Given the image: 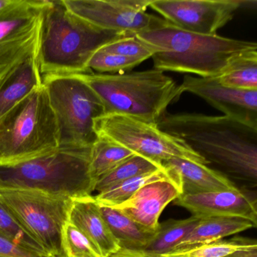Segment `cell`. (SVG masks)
<instances>
[{
	"mask_svg": "<svg viewBox=\"0 0 257 257\" xmlns=\"http://www.w3.org/2000/svg\"><path fill=\"white\" fill-rule=\"evenodd\" d=\"M215 166V171L250 186L257 183V128L230 117L165 113L157 123Z\"/></svg>",
	"mask_w": 257,
	"mask_h": 257,
	"instance_id": "6da1fadb",
	"label": "cell"
},
{
	"mask_svg": "<svg viewBox=\"0 0 257 257\" xmlns=\"http://www.w3.org/2000/svg\"><path fill=\"white\" fill-rule=\"evenodd\" d=\"M123 34L98 28L69 11L60 1H48L43 12L38 61L42 76L90 73L88 63L99 49Z\"/></svg>",
	"mask_w": 257,
	"mask_h": 257,
	"instance_id": "7a4b0ae2",
	"label": "cell"
},
{
	"mask_svg": "<svg viewBox=\"0 0 257 257\" xmlns=\"http://www.w3.org/2000/svg\"><path fill=\"white\" fill-rule=\"evenodd\" d=\"M161 52L152 57L154 69L215 77L240 55L257 50L254 42L216 35L194 34L167 22L163 26L135 34Z\"/></svg>",
	"mask_w": 257,
	"mask_h": 257,
	"instance_id": "3957f363",
	"label": "cell"
},
{
	"mask_svg": "<svg viewBox=\"0 0 257 257\" xmlns=\"http://www.w3.org/2000/svg\"><path fill=\"white\" fill-rule=\"evenodd\" d=\"M82 79L104 106L105 114H121L157 124L169 105L183 94L181 85L156 69L117 74L85 73Z\"/></svg>",
	"mask_w": 257,
	"mask_h": 257,
	"instance_id": "277c9868",
	"label": "cell"
},
{
	"mask_svg": "<svg viewBox=\"0 0 257 257\" xmlns=\"http://www.w3.org/2000/svg\"><path fill=\"white\" fill-rule=\"evenodd\" d=\"M91 148H58L35 159L0 166V189L43 191L70 198L92 195Z\"/></svg>",
	"mask_w": 257,
	"mask_h": 257,
	"instance_id": "5b68a950",
	"label": "cell"
},
{
	"mask_svg": "<svg viewBox=\"0 0 257 257\" xmlns=\"http://www.w3.org/2000/svg\"><path fill=\"white\" fill-rule=\"evenodd\" d=\"M58 148V123L44 85L0 117V166L22 163Z\"/></svg>",
	"mask_w": 257,
	"mask_h": 257,
	"instance_id": "8992f818",
	"label": "cell"
},
{
	"mask_svg": "<svg viewBox=\"0 0 257 257\" xmlns=\"http://www.w3.org/2000/svg\"><path fill=\"white\" fill-rule=\"evenodd\" d=\"M56 117L60 148H91L95 118L104 115L100 97L76 75L43 76Z\"/></svg>",
	"mask_w": 257,
	"mask_h": 257,
	"instance_id": "52a82bcc",
	"label": "cell"
},
{
	"mask_svg": "<svg viewBox=\"0 0 257 257\" xmlns=\"http://www.w3.org/2000/svg\"><path fill=\"white\" fill-rule=\"evenodd\" d=\"M0 202L48 254L64 257L61 232L72 198L35 189H0Z\"/></svg>",
	"mask_w": 257,
	"mask_h": 257,
	"instance_id": "ba28073f",
	"label": "cell"
},
{
	"mask_svg": "<svg viewBox=\"0 0 257 257\" xmlns=\"http://www.w3.org/2000/svg\"><path fill=\"white\" fill-rule=\"evenodd\" d=\"M97 138L107 140L162 165L173 158L207 165L186 144L165 133L157 124L121 114H104L94 121Z\"/></svg>",
	"mask_w": 257,
	"mask_h": 257,
	"instance_id": "9c48e42d",
	"label": "cell"
},
{
	"mask_svg": "<svg viewBox=\"0 0 257 257\" xmlns=\"http://www.w3.org/2000/svg\"><path fill=\"white\" fill-rule=\"evenodd\" d=\"M46 0H13L0 11V79L26 60L38 58Z\"/></svg>",
	"mask_w": 257,
	"mask_h": 257,
	"instance_id": "30bf717a",
	"label": "cell"
},
{
	"mask_svg": "<svg viewBox=\"0 0 257 257\" xmlns=\"http://www.w3.org/2000/svg\"><path fill=\"white\" fill-rule=\"evenodd\" d=\"M67 10L83 20L107 31L140 34L167 23L147 13L151 0H62Z\"/></svg>",
	"mask_w": 257,
	"mask_h": 257,
	"instance_id": "8fae6325",
	"label": "cell"
},
{
	"mask_svg": "<svg viewBox=\"0 0 257 257\" xmlns=\"http://www.w3.org/2000/svg\"><path fill=\"white\" fill-rule=\"evenodd\" d=\"M255 1L243 0H151L150 8L180 29L201 35H216L241 8Z\"/></svg>",
	"mask_w": 257,
	"mask_h": 257,
	"instance_id": "7c38bea8",
	"label": "cell"
},
{
	"mask_svg": "<svg viewBox=\"0 0 257 257\" xmlns=\"http://www.w3.org/2000/svg\"><path fill=\"white\" fill-rule=\"evenodd\" d=\"M183 93L201 97L225 116L257 128V90H240L223 86L213 77L185 76Z\"/></svg>",
	"mask_w": 257,
	"mask_h": 257,
	"instance_id": "4fadbf2b",
	"label": "cell"
},
{
	"mask_svg": "<svg viewBox=\"0 0 257 257\" xmlns=\"http://www.w3.org/2000/svg\"><path fill=\"white\" fill-rule=\"evenodd\" d=\"M175 201L176 205L184 207L198 219L240 217L257 225L256 199L245 189L186 194Z\"/></svg>",
	"mask_w": 257,
	"mask_h": 257,
	"instance_id": "5bb4252c",
	"label": "cell"
},
{
	"mask_svg": "<svg viewBox=\"0 0 257 257\" xmlns=\"http://www.w3.org/2000/svg\"><path fill=\"white\" fill-rule=\"evenodd\" d=\"M183 194L178 178L165 179L145 185L115 208L152 230L159 228L165 207Z\"/></svg>",
	"mask_w": 257,
	"mask_h": 257,
	"instance_id": "9a60e30c",
	"label": "cell"
},
{
	"mask_svg": "<svg viewBox=\"0 0 257 257\" xmlns=\"http://www.w3.org/2000/svg\"><path fill=\"white\" fill-rule=\"evenodd\" d=\"M67 221L82 231L103 257H109L120 250L118 241L111 232L94 196L72 198Z\"/></svg>",
	"mask_w": 257,
	"mask_h": 257,
	"instance_id": "2e32d148",
	"label": "cell"
},
{
	"mask_svg": "<svg viewBox=\"0 0 257 257\" xmlns=\"http://www.w3.org/2000/svg\"><path fill=\"white\" fill-rule=\"evenodd\" d=\"M162 165L177 175L181 185L182 195L237 189L228 177L202 164L173 158L162 162Z\"/></svg>",
	"mask_w": 257,
	"mask_h": 257,
	"instance_id": "e0dca14e",
	"label": "cell"
},
{
	"mask_svg": "<svg viewBox=\"0 0 257 257\" xmlns=\"http://www.w3.org/2000/svg\"><path fill=\"white\" fill-rule=\"evenodd\" d=\"M43 85L38 58L19 64L0 79V117Z\"/></svg>",
	"mask_w": 257,
	"mask_h": 257,
	"instance_id": "ac0fdd59",
	"label": "cell"
},
{
	"mask_svg": "<svg viewBox=\"0 0 257 257\" xmlns=\"http://www.w3.org/2000/svg\"><path fill=\"white\" fill-rule=\"evenodd\" d=\"M256 225L248 219L240 217L219 216L201 219L192 231L171 251L181 250L222 240L228 236L255 228Z\"/></svg>",
	"mask_w": 257,
	"mask_h": 257,
	"instance_id": "d6986e66",
	"label": "cell"
},
{
	"mask_svg": "<svg viewBox=\"0 0 257 257\" xmlns=\"http://www.w3.org/2000/svg\"><path fill=\"white\" fill-rule=\"evenodd\" d=\"M100 208L120 249L143 251L157 234L158 230L150 229L138 223L115 207L100 205Z\"/></svg>",
	"mask_w": 257,
	"mask_h": 257,
	"instance_id": "ffe728a7",
	"label": "cell"
},
{
	"mask_svg": "<svg viewBox=\"0 0 257 257\" xmlns=\"http://www.w3.org/2000/svg\"><path fill=\"white\" fill-rule=\"evenodd\" d=\"M213 78L223 86L240 90H257V50L250 51L235 58Z\"/></svg>",
	"mask_w": 257,
	"mask_h": 257,
	"instance_id": "44dd1931",
	"label": "cell"
},
{
	"mask_svg": "<svg viewBox=\"0 0 257 257\" xmlns=\"http://www.w3.org/2000/svg\"><path fill=\"white\" fill-rule=\"evenodd\" d=\"M200 219L192 216L184 219H169L160 222L157 234L151 243L140 252L161 255L171 252L196 226Z\"/></svg>",
	"mask_w": 257,
	"mask_h": 257,
	"instance_id": "7402d4cb",
	"label": "cell"
},
{
	"mask_svg": "<svg viewBox=\"0 0 257 257\" xmlns=\"http://www.w3.org/2000/svg\"><path fill=\"white\" fill-rule=\"evenodd\" d=\"M177 177V175L172 171L164 167L158 171L142 174L118 183L116 186L97 193L94 198L100 205L115 207L127 201L145 185L158 180Z\"/></svg>",
	"mask_w": 257,
	"mask_h": 257,
	"instance_id": "603a6c76",
	"label": "cell"
},
{
	"mask_svg": "<svg viewBox=\"0 0 257 257\" xmlns=\"http://www.w3.org/2000/svg\"><path fill=\"white\" fill-rule=\"evenodd\" d=\"M134 155L135 153L118 144L98 138L90 153V175L94 185L98 179Z\"/></svg>",
	"mask_w": 257,
	"mask_h": 257,
	"instance_id": "cb8c5ba5",
	"label": "cell"
},
{
	"mask_svg": "<svg viewBox=\"0 0 257 257\" xmlns=\"http://www.w3.org/2000/svg\"><path fill=\"white\" fill-rule=\"evenodd\" d=\"M163 165L139 155H134L113 170L97 180L95 189L98 193L118 183L142 174L163 168Z\"/></svg>",
	"mask_w": 257,
	"mask_h": 257,
	"instance_id": "d4e9b609",
	"label": "cell"
},
{
	"mask_svg": "<svg viewBox=\"0 0 257 257\" xmlns=\"http://www.w3.org/2000/svg\"><path fill=\"white\" fill-rule=\"evenodd\" d=\"M257 248V242L252 239L234 237L203 243L181 250L171 251L158 257H225L237 251Z\"/></svg>",
	"mask_w": 257,
	"mask_h": 257,
	"instance_id": "484cf974",
	"label": "cell"
},
{
	"mask_svg": "<svg viewBox=\"0 0 257 257\" xmlns=\"http://www.w3.org/2000/svg\"><path fill=\"white\" fill-rule=\"evenodd\" d=\"M0 236L18 246L34 252L49 255L19 221L0 202Z\"/></svg>",
	"mask_w": 257,
	"mask_h": 257,
	"instance_id": "4316f807",
	"label": "cell"
},
{
	"mask_svg": "<svg viewBox=\"0 0 257 257\" xmlns=\"http://www.w3.org/2000/svg\"><path fill=\"white\" fill-rule=\"evenodd\" d=\"M61 246L64 257H103L97 246L68 221L63 227Z\"/></svg>",
	"mask_w": 257,
	"mask_h": 257,
	"instance_id": "83f0119b",
	"label": "cell"
},
{
	"mask_svg": "<svg viewBox=\"0 0 257 257\" xmlns=\"http://www.w3.org/2000/svg\"><path fill=\"white\" fill-rule=\"evenodd\" d=\"M105 52L134 58L144 62L161 52L156 46L141 40L136 35H128L102 48Z\"/></svg>",
	"mask_w": 257,
	"mask_h": 257,
	"instance_id": "f1b7e54d",
	"label": "cell"
},
{
	"mask_svg": "<svg viewBox=\"0 0 257 257\" xmlns=\"http://www.w3.org/2000/svg\"><path fill=\"white\" fill-rule=\"evenodd\" d=\"M141 63L138 60L105 52L100 49L90 60L88 70L90 73L116 74V73L128 71Z\"/></svg>",
	"mask_w": 257,
	"mask_h": 257,
	"instance_id": "f546056e",
	"label": "cell"
},
{
	"mask_svg": "<svg viewBox=\"0 0 257 257\" xmlns=\"http://www.w3.org/2000/svg\"><path fill=\"white\" fill-rule=\"evenodd\" d=\"M0 257H53L25 249L0 236Z\"/></svg>",
	"mask_w": 257,
	"mask_h": 257,
	"instance_id": "4dcf8cb0",
	"label": "cell"
},
{
	"mask_svg": "<svg viewBox=\"0 0 257 257\" xmlns=\"http://www.w3.org/2000/svg\"><path fill=\"white\" fill-rule=\"evenodd\" d=\"M109 257H158L156 255H149L140 251H128L120 249L119 251Z\"/></svg>",
	"mask_w": 257,
	"mask_h": 257,
	"instance_id": "1f68e13d",
	"label": "cell"
},
{
	"mask_svg": "<svg viewBox=\"0 0 257 257\" xmlns=\"http://www.w3.org/2000/svg\"><path fill=\"white\" fill-rule=\"evenodd\" d=\"M225 257H257V248L237 251Z\"/></svg>",
	"mask_w": 257,
	"mask_h": 257,
	"instance_id": "d6a6232c",
	"label": "cell"
},
{
	"mask_svg": "<svg viewBox=\"0 0 257 257\" xmlns=\"http://www.w3.org/2000/svg\"><path fill=\"white\" fill-rule=\"evenodd\" d=\"M13 1V0H0V11L10 5Z\"/></svg>",
	"mask_w": 257,
	"mask_h": 257,
	"instance_id": "836d02e7",
	"label": "cell"
}]
</instances>
